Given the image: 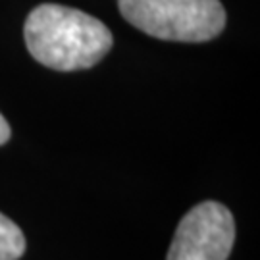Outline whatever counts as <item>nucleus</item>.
Segmentation results:
<instances>
[{
    "label": "nucleus",
    "instance_id": "nucleus-3",
    "mask_svg": "<svg viewBox=\"0 0 260 260\" xmlns=\"http://www.w3.org/2000/svg\"><path fill=\"white\" fill-rule=\"evenodd\" d=\"M233 243L235 222L230 208L206 201L181 218L166 260H228Z\"/></svg>",
    "mask_w": 260,
    "mask_h": 260
},
{
    "label": "nucleus",
    "instance_id": "nucleus-2",
    "mask_svg": "<svg viewBox=\"0 0 260 260\" xmlns=\"http://www.w3.org/2000/svg\"><path fill=\"white\" fill-rule=\"evenodd\" d=\"M121 16L150 37L205 43L225 27L220 0H118Z\"/></svg>",
    "mask_w": 260,
    "mask_h": 260
},
{
    "label": "nucleus",
    "instance_id": "nucleus-1",
    "mask_svg": "<svg viewBox=\"0 0 260 260\" xmlns=\"http://www.w3.org/2000/svg\"><path fill=\"white\" fill-rule=\"evenodd\" d=\"M25 45L39 64L56 72L96 66L114 45L110 29L81 10L41 4L25 19Z\"/></svg>",
    "mask_w": 260,
    "mask_h": 260
},
{
    "label": "nucleus",
    "instance_id": "nucleus-4",
    "mask_svg": "<svg viewBox=\"0 0 260 260\" xmlns=\"http://www.w3.org/2000/svg\"><path fill=\"white\" fill-rule=\"evenodd\" d=\"M25 252V237L18 223L0 212V260H19Z\"/></svg>",
    "mask_w": 260,
    "mask_h": 260
},
{
    "label": "nucleus",
    "instance_id": "nucleus-5",
    "mask_svg": "<svg viewBox=\"0 0 260 260\" xmlns=\"http://www.w3.org/2000/svg\"><path fill=\"white\" fill-rule=\"evenodd\" d=\"M10 135H12V131H10V125L6 118L0 114V145H6L10 141Z\"/></svg>",
    "mask_w": 260,
    "mask_h": 260
}]
</instances>
